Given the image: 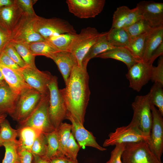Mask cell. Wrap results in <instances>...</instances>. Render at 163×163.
Listing matches in <instances>:
<instances>
[{"mask_svg": "<svg viewBox=\"0 0 163 163\" xmlns=\"http://www.w3.org/2000/svg\"><path fill=\"white\" fill-rule=\"evenodd\" d=\"M87 66L85 65L81 67L75 66L65 84V88L59 89L68 112L82 125L90 94Z\"/></svg>", "mask_w": 163, "mask_h": 163, "instance_id": "cell-1", "label": "cell"}, {"mask_svg": "<svg viewBox=\"0 0 163 163\" xmlns=\"http://www.w3.org/2000/svg\"><path fill=\"white\" fill-rule=\"evenodd\" d=\"M49 92L42 94L40 101L33 111L24 120L18 123L19 127H30L44 133L55 130L49 115Z\"/></svg>", "mask_w": 163, "mask_h": 163, "instance_id": "cell-2", "label": "cell"}, {"mask_svg": "<svg viewBox=\"0 0 163 163\" xmlns=\"http://www.w3.org/2000/svg\"><path fill=\"white\" fill-rule=\"evenodd\" d=\"M50 98L48 111L51 123L56 130L66 119L68 110L58 86V79L53 76L48 84Z\"/></svg>", "mask_w": 163, "mask_h": 163, "instance_id": "cell-3", "label": "cell"}, {"mask_svg": "<svg viewBox=\"0 0 163 163\" xmlns=\"http://www.w3.org/2000/svg\"><path fill=\"white\" fill-rule=\"evenodd\" d=\"M149 92L144 95H137L132 104L133 116L131 122L149 136L152 122Z\"/></svg>", "mask_w": 163, "mask_h": 163, "instance_id": "cell-4", "label": "cell"}, {"mask_svg": "<svg viewBox=\"0 0 163 163\" xmlns=\"http://www.w3.org/2000/svg\"><path fill=\"white\" fill-rule=\"evenodd\" d=\"M103 33L99 32L94 27H88L82 29L79 34L75 35L68 51L75 56L78 66L82 67L85 56Z\"/></svg>", "mask_w": 163, "mask_h": 163, "instance_id": "cell-5", "label": "cell"}, {"mask_svg": "<svg viewBox=\"0 0 163 163\" xmlns=\"http://www.w3.org/2000/svg\"><path fill=\"white\" fill-rule=\"evenodd\" d=\"M35 30L45 39L65 33L77 34L74 27L67 21L59 18H46L36 15L34 20Z\"/></svg>", "mask_w": 163, "mask_h": 163, "instance_id": "cell-6", "label": "cell"}, {"mask_svg": "<svg viewBox=\"0 0 163 163\" xmlns=\"http://www.w3.org/2000/svg\"><path fill=\"white\" fill-rule=\"evenodd\" d=\"M36 16H31L23 12L9 35V42L29 43L45 40L34 28Z\"/></svg>", "mask_w": 163, "mask_h": 163, "instance_id": "cell-7", "label": "cell"}, {"mask_svg": "<svg viewBox=\"0 0 163 163\" xmlns=\"http://www.w3.org/2000/svg\"><path fill=\"white\" fill-rule=\"evenodd\" d=\"M108 137L103 143L104 147L122 143L142 141L148 142L149 136L142 132L136 125L130 122L127 126L117 128L114 132L109 134Z\"/></svg>", "mask_w": 163, "mask_h": 163, "instance_id": "cell-8", "label": "cell"}, {"mask_svg": "<svg viewBox=\"0 0 163 163\" xmlns=\"http://www.w3.org/2000/svg\"><path fill=\"white\" fill-rule=\"evenodd\" d=\"M121 159L122 163H162L151 151L146 141L126 143Z\"/></svg>", "mask_w": 163, "mask_h": 163, "instance_id": "cell-9", "label": "cell"}, {"mask_svg": "<svg viewBox=\"0 0 163 163\" xmlns=\"http://www.w3.org/2000/svg\"><path fill=\"white\" fill-rule=\"evenodd\" d=\"M42 95L33 88L23 92L19 95L15 109L11 116L18 123L23 121L35 108Z\"/></svg>", "mask_w": 163, "mask_h": 163, "instance_id": "cell-10", "label": "cell"}, {"mask_svg": "<svg viewBox=\"0 0 163 163\" xmlns=\"http://www.w3.org/2000/svg\"><path fill=\"white\" fill-rule=\"evenodd\" d=\"M151 109L152 122L147 143L151 151L161 161V157L163 152V115L152 104Z\"/></svg>", "mask_w": 163, "mask_h": 163, "instance_id": "cell-11", "label": "cell"}, {"mask_svg": "<svg viewBox=\"0 0 163 163\" xmlns=\"http://www.w3.org/2000/svg\"><path fill=\"white\" fill-rule=\"evenodd\" d=\"M69 11L81 18H94L102 11L105 0H67Z\"/></svg>", "mask_w": 163, "mask_h": 163, "instance_id": "cell-12", "label": "cell"}, {"mask_svg": "<svg viewBox=\"0 0 163 163\" xmlns=\"http://www.w3.org/2000/svg\"><path fill=\"white\" fill-rule=\"evenodd\" d=\"M21 74L25 82L42 94L49 92L48 84L53 76L49 72L27 66L21 68Z\"/></svg>", "mask_w": 163, "mask_h": 163, "instance_id": "cell-13", "label": "cell"}, {"mask_svg": "<svg viewBox=\"0 0 163 163\" xmlns=\"http://www.w3.org/2000/svg\"><path fill=\"white\" fill-rule=\"evenodd\" d=\"M148 62H138L128 69L126 77L129 82V87L139 92L150 80L152 67Z\"/></svg>", "mask_w": 163, "mask_h": 163, "instance_id": "cell-14", "label": "cell"}, {"mask_svg": "<svg viewBox=\"0 0 163 163\" xmlns=\"http://www.w3.org/2000/svg\"><path fill=\"white\" fill-rule=\"evenodd\" d=\"M142 18L152 28L163 26V3L154 1H142L136 6Z\"/></svg>", "mask_w": 163, "mask_h": 163, "instance_id": "cell-15", "label": "cell"}, {"mask_svg": "<svg viewBox=\"0 0 163 163\" xmlns=\"http://www.w3.org/2000/svg\"><path fill=\"white\" fill-rule=\"evenodd\" d=\"M66 119L71 123V133L76 140L80 148L86 146L91 147L100 151H104L107 149L101 146L96 141L92 133L88 131L71 114L67 112Z\"/></svg>", "mask_w": 163, "mask_h": 163, "instance_id": "cell-16", "label": "cell"}, {"mask_svg": "<svg viewBox=\"0 0 163 163\" xmlns=\"http://www.w3.org/2000/svg\"><path fill=\"white\" fill-rule=\"evenodd\" d=\"M50 59L57 66L66 84L73 68L78 65L76 57L69 52L59 51L54 53Z\"/></svg>", "mask_w": 163, "mask_h": 163, "instance_id": "cell-17", "label": "cell"}, {"mask_svg": "<svg viewBox=\"0 0 163 163\" xmlns=\"http://www.w3.org/2000/svg\"><path fill=\"white\" fill-rule=\"evenodd\" d=\"M23 13L16 0L13 4L0 9V27L9 35Z\"/></svg>", "mask_w": 163, "mask_h": 163, "instance_id": "cell-18", "label": "cell"}, {"mask_svg": "<svg viewBox=\"0 0 163 163\" xmlns=\"http://www.w3.org/2000/svg\"><path fill=\"white\" fill-rule=\"evenodd\" d=\"M0 70L6 83L17 95H19L25 91L33 88L25 82L21 75L0 62Z\"/></svg>", "mask_w": 163, "mask_h": 163, "instance_id": "cell-19", "label": "cell"}, {"mask_svg": "<svg viewBox=\"0 0 163 163\" xmlns=\"http://www.w3.org/2000/svg\"><path fill=\"white\" fill-rule=\"evenodd\" d=\"M19 95L14 92L6 82L0 84V114L13 113Z\"/></svg>", "mask_w": 163, "mask_h": 163, "instance_id": "cell-20", "label": "cell"}, {"mask_svg": "<svg viewBox=\"0 0 163 163\" xmlns=\"http://www.w3.org/2000/svg\"><path fill=\"white\" fill-rule=\"evenodd\" d=\"M162 42L163 26L152 28L146 36L142 61L148 62L153 52Z\"/></svg>", "mask_w": 163, "mask_h": 163, "instance_id": "cell-21", "label": "cell"}, {"mask_svg": "<svg viewBox=\"0 0 163 163\" xmlns=\"http://www.w3.org/2000/svg\"><path fill=\"white\" fill-rule=\"evenodd\" d=\"M17 130V137L19 138L17 140L18 151L26 150L30 152L35 139L42 132L29 126L19 127Z\"/></svg>", "mask_w": 163, "mask_h": 163, "instance_id": "cell-22", "label": "cell"}, {"mask_svg": "<svg viewBox=\"0 0 163 163\" xmlns=\"http://www.w3.org/2000/svg\"><path fill=\"white\" fill-rule=\"evenodd\" d=\"M96 57L113 59L124 63L128 69L138 62L126 47H117L99 54Z\"/></svg>", "mask_w": 163, "mask_h": 163, "instance_id": "cell-23", "label": "cell"}, {"mask_svg": "<svg viewBox=\"0 0 163 163\" xmlns=\"http://www.w3.org/2000/svg\"><path fill=\"white\" fill-rule=\"evenodd\" d=\"M107 32H103L97 40L90 48L83 59L82 66V64L87 65L91 59L116 48L112 45L107 40L106 37Z\"/></svg>", "mask_w": 163, "mask_h": 163, "instance_id": "cell-24", "label": "cell"}, {"mask_svg": "<svg viewBox=\"0 0 163 163\" xmlns=\"http://www.w3.org/2000/svg\"><path fill=\"white\" fill-rule=\"evenodd\" d=\"M106 37L113 46L126 47L129 43L131 39L126 31L123 28H113L107 32Z\"/></svg>", "mask_w": 163, "mask_h": 163, "instance_id": "cell-25", "label": "cell"}, {"mask_svg": "<svg viewBox=\"0 0 163 163\" xmlns=\"http://www.w3.org/2000/svg\"><path fill=\"white\" fill-rule=\"evenodd\" d=\"M29 49L33 55L43 56L50 58L52 55L58 51L45 39L28 43Z\"/></svg>", "mask_w": 163, "mask_h": 163, "instance_id": "cell-26", "label": "cell"}, {"mask_svg": "<svg viewBox=\"0 0 163 163\" xmlns=\"http://www.w3.org/2000/svg\"><path fill=\"white\" fill-rule=\"evenodd\" d=\"M65 33L50 37L45 39L58 51H67L75 35Z\"/></svg>", "mask_w": 163, "mask_h": 163, "instance_id": "cell-27", "label": "cell"}, {"mask_svg": "<svg viewBox=\"0 0 163 163\" xmlns=\"http://www.w3.org/2000/svg\"><path fill=\"white\" fill-rule=\"evenodd\" d=\"M44 134L47 140V147L45 154L42 158L48 161L54 157L64 155H61L59 151L56 130Z\"/></svg>", "mask_w": 163, "mask_h": 163, "instance_id": "cell-28", "label": "cell"}, {"mask_svg": "<svg viewBox=\"0 0 163 163\" xmlns=\"http://www.w3.org/2000/svg\"><path fill=\"white\" fill-rule=\"evenodd\" d=\"M147 33L131 40L129 44L126 47L138 61H142Z\"/></svg>", "mask_w": 163, "mask_h": 163, "instance_id": "cell-29", "label": "cell"}, {"mask_svg": "<svg viewBox=\"0 0 163 163\" xmlns=\"http://www.w3.org/2000/svg\"><path fill=\"white\" fill-rule=\"evenodd\" d=\"M5 149V157L2 163H20L17 140L3 142Z\"/></svg>", "mask_w": 163, "mask_h": 163, "instance_id": "cell-30", "label": "cell"}, {"mask_svg": "<svg viewBox=\"0 0 163 163\" xmlns=\"http://www.w3.org/2000/svg\"><path fill=\"white\" fill-rule=\"evenodd\" d=\"M130 10V9L125 6H121L117 8L113 14L111 28H125Z\"/></svg>", "mask_w": 163, "mask_h": 163, "instance_id": "cell-31", "label": "cell"}, {"mask_svg": "<svg viewBox=\"0 0 163 163\" xmlns=\"http://www.w3.org/2000/svg\"><path fill=\"white\" fill-rule=\"evenodd\" d=\"M71 124L62 123L56 129L59 151L62 155H65V147L71 133Z\"/></svg>", "mask_w": 163, "mask_h": 163, "instance_id": "cell-32", "label": "cell"}, {"mask_svg": "<svg viewBox=\"0 0 163 163\" xmlns=\"http://www.w3.org/2000/svg\"><path fill=\"white\" fill-rule=\"evenodd\" d=\"M152 28L142 18L124 28L132 40L148 33Z\"/></svg>", "mask_w": 163, "mask_h": 163, "instance_id": "cell-33", "label": "cell"}, {"mask_svg": "<svg viewBox=\"0 0 163 163\" xmlns=\"http://www.w3.org/2000/svg\"><path fill=\"white\" fill-rule=\"evenodd\" d=\"M21 58L29 66L36 68L35 57L30 51L27 43L11 42Z\"/></svg>", "mask_w": 163, "mask_h": 163, "instance_id": "cell-34", "label": "cell"}, {"mask_svg": "<svg viewBox=\"0 0 163 163\" xmlns=\"http://www.w3.org/2000/svg\"><path fill=\"white\" fill-rule=\"evenodd\" d=\"M163 86L158 83H154L151 88L150 101L151 104L157 107L163 116Z\"/></svg>", "mask_w": 163, "mask_h": 163, "instance_id": "cell-35", "label": "cell"}, {"mask_svg": "<svg viewBox=\"0 0 163 163\" xmlns=\"http://www.w3.org/2000/svg\"><path fill=\"white\" fill-rule=\"evenodd\" d=\"M47 147L46 139L44 133H41L35 139L32 146L30 152L33 155L43 157Z\"/></svg>", "mask_w": 163, "mask_h": 163, "instance_id": "cell-36", "label": "cell"}, {"mask_svg": "<svg viewBox=\"0 0 163 163\" xmlns=\"http://www.w3.org/2000/svg\"><path fill=\"white\" fill-rule=\"evenodd\" d=\"M17 136V129L13 128L5 119L0 125V139L3 142L15 141Z\"/></svg>", "mask_w": 163, "mask_h": 163, "instance_id": "cell-37", "label": "cell"}, {"mask_svg": "<svg viewBox=\"0 0 163 163\" xmlns=\"http://www.w3.org/2000/svg\"><path fill=\"white\" fill-rule=\"evenodd\" d=\"M80 147L71 133L65 147V155L68 158L76 160Z\"/></svg>", "mask_w": 163, "mask_h": 163, "instance_id": "cell-38", "label": "cell"}, {"mask_svg": "<svg viewBox=\"0 0 163 163\" xmlns=\"http://www.w3.org/2000/svg\"><path fill=\"white\" fill-rule=\"evenodd\" d=\"M150 80L163 86V57L161 56L157 66H152Z\"/></svg>", "mask_w": 163, "mask_h": 163, "instance_id": "cell-39", "label": "cell"}, {"mask_svg": "<svg viewBox=\"0 0 163 163\" xmlns=\"http://www.w3.org/2000/svg\"><path fill=\"white\" fill-rule=\"evenodd\" d=\"M3 51L20 67L22 68L28 66L10 42L7 45Z\"/></svg>", "mask_w": 163, "mask_h": 163, "instance_id": "cell-40", "label": "cell"}, {"mask_svg": "<svg viewBox=\"0 0 163 163\" xmlns=\"http://www.w3.org/2000/svg\"><path fill=\"white\" fill-rule=\"evenodd\" d=\"M126 144L122 143L115 145V148L111 152L109 160L106 163H122V155Z\"/></svg>", "mask_w": 163, "mask_h": 163, "instance_id": "cell-41", "label": "cell"}, {"mask_svg": "<svg viewBox=\"0 0 163 163\" xmlns=\"http://www.w3.org/2000/svg\"><path fill=\"white\" fill-rule=\"evenodd\" d=\"M0 62L22 76L21 74V68L4 51L0 54Z\"/></svg>", "mask_w": 163, "mask_h": 163, "instance_id": "cell-42", "label": "cell"}, {"mask_svg": "<svg viewBox=\"0 0 163 163\" xmlns=\"http://www.w3.org/2000/svg\"><path fill=\"white\" fill-rule=\"evenodd\" d=\"M37 1L33 0H16V2L23 12L31 16L37 15L33 5Z\"/></svg>", "mask_w": 163, "mask_h": 163, "instance_id": "cell-43", "label": "cell"}, {"mask_svg": "<svg viewBox=\"0 0 163 163\" xmlns=\"http://www.w3.org/2000/svg\"><path fill=\"white\" fill-rule=\"evenodd\" d=\"M142 18L141 12L137 7L136 6L134 8L130 9L128 15V21L125 28Z\"/></svg>", "mask_w": 163, "mask_h": 163, "instance_id": "cell-44", "label": "cell"}, {"mask_svg": "<svg viewBox=\"0 0 163 163\" xmlns=\"http://www.w3.org/2000/svg\"><path fill=\"white\" fill-rule=\"evenodd\" d=\"M9 42V35L5 30L0 27V54Z\"/></svg>", "mask_w": 163, "mask_h": 163, "instance_id": "cell-45", "label": "cell"}, {"mask_svg": "<svg viewBox=\"0 0 163 163\" xmlns=\"http://www.w3.org/2000/svg\"><path fill=\"white\" fill-rule=\"evenodd\" d=\"M20 163H31L33 156L30 152L26 150L19 151Z\"/></svg>", "mask_w": 163, "mask_h": 163, "instance_id": "cell-46", "label": "cell"}, {"mask_svg": "<svg viewBox=\"0 0 163 163\" xmlns=\"http://www.w3.org/2000/svg\"><path fill=\"white\" fill-rule=\"evenodd\" d=\"M163 54V42L161 43L156 48L152 54L148 62L150 65H152L154 61L158 57L162 56Z\"/></svg>", "mask_w": 163, "mask_h": 163, "instance_id": "cell-47", "label": "cell"}, {"mask_svg": "<svg viewBox=\"0 0 163 163\" xmlns=\"http://www.w3.org/2000/svg\"><path fill=\"white\" fill-rule=\"evenodd\" d=\"M68 158L65 155L53 158L48 161L49 163H68Z\"/></svg>", "mask_w": 163, "mask_h": 163, "instance_id": "cell-48", "label": "cell"}, {"mask_svg": "<svg viewBox=\"0 0 163 163\" xmlns=\"http://www.w3.org/2000/svg\"><path fill=\"white\" fill-rule=\"evenodd\" d=\"M15 2V0H0V9L11 5Z\"/></svg>", "mask_w": 163, "mask_h": 163, "instance_id": "cell-49", "label": "cell"}, {"mask_svg": "<svg viewBox=\"0 0 163 163\" xmlns=\"http://www.w3.org/2000/svg\"><path fill=\"white\" fill-rule=\"evenodd\" d=\"M31 163H49L48 161L37 156L33 155Z\"/></svg>", "mask_w": 163, "mask_h": 163, "instance_id": "cell-50", "label": "cell"}, {"mask_svg": "<svg viewBox=\"0 0 163 163\" xmlns=\"http://www.w3.org/2000/svg\"><path fill=\"white\" fill-rule=\"evenodd\" d=\"M7 115L6 114H0V125L1 123L6 119Z\"/></svg>", "mask_w": 163, "mask_h": 163, "instance_id": "cell-51", "label": "cell"}, {"mask_svg": "<svg viewBox=\"0 0 163 163\" xmlns=\"http://www.w3.org/2000/svg\"><path fill=\"white\" fill-rule=\"evenodd\" d=\"M3 75L0 70V84L5 82Z\"/></svg>", "mask_w": 163, "mask_h": 163, "instance_id": "cell-52", "label": "cell"}, {"mask_svg": "<svg viewBox=\"0 0 163 163\" xmlns=\"http://www.w3.org/2000/svg\"><path fill=\"white\" fill-rule=\"evenodd\" d=\"M68 163H78L77 160H74L68 159Z\"/></svg>", "mask_w": 163, "mask_h": 163, "instance_id": "cell-53", "label": "cell"}, {"mask_svg": "<svg viewBox=\"0 0 163 163\" xmlns=\"http://www.w3.org/2000/svg\"><path fill=\"white\" fill-rule=\"evenodd\" d=\"M3 142L0 139V146H2Z\"/></svg>", "mask_w": 163, "mask_h": 163, "instance_id": "cell-54", "label": "cell"}]
</instances>
